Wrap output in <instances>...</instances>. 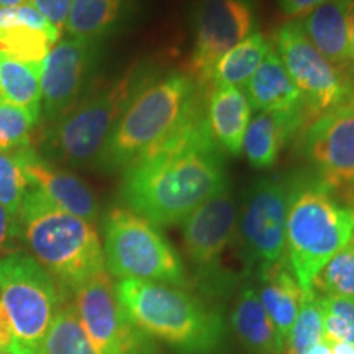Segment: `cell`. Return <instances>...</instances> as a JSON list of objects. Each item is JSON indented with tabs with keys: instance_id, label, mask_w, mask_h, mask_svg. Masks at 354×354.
Here are the masks:
<instances>
[{
	"instance_id": "6da1fadb",
	"label": "cell",
	"mask_w": 354,
	"mask_h": 354,
	"mask_svg": "<svg viewBox=\"0 0 354 354\" xmlns=\"http://www.w3.org/2000/svg\"><path fill=\"white\" fill-rule=\"evenodd\" d=\"M207 91L198 86L174 130L123 171V202L156 227L183 223L228 185L223 153L207 127Z\"/></svg>"
},
{
	"instance_id": "7a4b0ae2",
	"label": "cell",
	"mask_w": 354,
	"mask_h": 354,
	"mask_svg": "<svg viewBox=\"0 0 354 354\" xmlns=\"http://www.w3.org/2000/svg\"><path fill=\"white\" fill-rule=\"evenodd\" d=\"M115 294L136 328L179 354H214L223 342L220 313L183 287L118 279Z\"/></svg>"
},
{
	"instance_id": "3957f363",
	"label": "cell",
	"mask_w": 354,
	"mask_h": 354,
	"mask_svg": "<svg viewBox=\"0 0 354 354\" xmlns=\"http://www.w3.org/2000/svg\"><path fill=\"white\" fill-rule=\"evenodd\" d=\"M354 238V197L320 179H294L286 223V259L304 292Z\"/></svg>"
},
{
	"instance_id": "277c9868",
	"label": "cell",
	"mask_w": 354,
	"mask_h": 354,
	"mask_svg": "<svg viewBox=\"0 0 354 354\" xmlns=\"http://www.w3.org/2000/svg\"><path fill=\"white\" fill-rule=\"evenodd\" d=\"M20 236L30 253L64 290L76 292L105 271V256L94 223L57 209L30 187L19 212Z\"/></svg>"
},
{
	"instance_id": "5b68a950",
	"label": "cell",
	"mask_w": 354,
	"mask_h": 354,
	"mask_svg": "<svg viewBox=\"0 0 354 354\" xmlns=\"http://www.w3.org/2000/svg\"><path fill=\"white\" fill-rule=\"evenodd\" d=\"M149 77L140 66H133L113 81L92 86L68 113L46 127L39 154L56 165L95 167L122 113Z\"/></svg>"
},
{
	"instance_id": "8992f818",
	"label": "cell",
	"mask_w": 354,
	"mask_h": 354,
	"mask_svg": "<svg viewBox=\"0 0 354 354\" xmlns=\"http://www.w3.org/2000/svg\"><path fill=\"white\" fill-rule=\"evenodd\" d=\"M197 88L198 84L187 73L149 77L122 113L95 167L107 172L125 171L174 130Z\"/></svg>"
},
{
	"instance_id": "52a82bcc",
	"label": "cell",
	"mask_w": 354,
	"mask_h": 354,
	"mask_svg": "<svg viewBox=\"0 0 354 354\" xmlns=\"http://www.w3.org/2000/svg\"><path fill=\"white\" fill-rule=\"evenodd\" d=\"M105 268L117 279L189 286L184 263L156 225L130 209L115 207L104 220Z\"/></svg>"
},
{
	"instance_id": "ba28073f",
	"label": "cell",
	"mask_w": 354,
	"mask_h": 354,
	"mask_svg": "<svg viewBox=\"0 0 354 354\" xmlns=\"http://www.w3.org/2000/svg\"><path fill=\"white\" fill-rule=\"evenodd\" d=\"M183 240L203 292L227 294L241 281L240 274L227 264L228 256L245 264L238 238V207L228 185L201 203L183 221Z\"/></svg>"
},
{
	"instance_id": "9c48e42d",
	"label": "cell",
	"mask_w": 354,
	"mask_h": 354,
	"mask_svg": "<svg viewBox=\"0 0 354 354\" xmlns=\"http://www.w3.org/2000/svg\"><path fill=\"white\" fill-rule=\"evenodd\" d=\"M0 304L10 325V354H39L59 310V294L32 254L13 251L0 258Z\"/></svg>"
},
{
	"instance_id": "30bf717a",
	"label": "cell",
	"mask_w": 354,
	"mask_h": 354,
	"mask_svg": "<svg viewBox=\"0 0 354 354\" xmlns=\"http://www.w3.org/2000/svg\"><path fill=\"white\" fill-rule=\"evenodd\" d=\"M292 177H263L251 185L238 210V238L246 272L263 271L286 258V223Z\"/></svg>"
},
{
	"instance_id": "8fae6325",
	"label": "cell",
	"mask_w": 354,
	"mask_h": 354,
	"mask_svg": "<svg viewBox=\"0 0 354 354\" xmlns=\"http://www.w3.org/2000/svg\"><path fill=\"white\" fill-rule=\"evenodd\" d=\"M274 50L292 82L302 95L310 120L353 99L354 84L349 71L336 68L310 43L300 20H289L274 35Z\"/></svg>"
},
{
	"instance_id": "7c38bea8",
	"label": "cell",
	"mask_w": 354,
	"mask_h": 354,
	"mask_svg": "<svg viewBox=\"0 0 354 354\" xmlns=\"http://www.w3.org/2000/svg\"><path fill=\"white\" fill-rule=\"evenodd\" d=\"M73 305L99 354H154L146 335L123 312L107 271L84 282Z\"/></svg>"
},
{
	"instance_id": "4fadbf2b",
	"label": "cell",
	"mask_w": 354,
	"mask_h": 354,
	"mask_svg": "<svg viewBox=\"0 0 354 354\" xmlns=\"http://www.w3.org/2000/svg\"><path fill=\"white\" fill-rule=\"evenodd\" d=\"M100 41L68 37L59 39L41 68V118L50 125L68 113L92 87Z\"/></svg>"
},
{
	"instance_id": "5bb4252c",
	"label": "cell",
	"mask_w": 354,
	"mask_h": 354,
	"mask_svg": "<svg viewBox=\"0 0 354 354\" xmlns=\"http://www.w3.org/2000/svg\"><path fill=\"white\" fill-rule=\"evenodd\" d=\"M254 25L251 0H202L196 13L189 76L198 86L210 87L212 71L220 57L253 35Z\"/></svg>"
},
{
	"instance_id": "9a60e30c",
	"label": "cell",
	"mask_w": 354,
	"mask_h": 354,
	"mask_svg": "<svg viewBox=\"0 0 354 354\" xmlns=\"http://www.w3.org/2000/svg\"><path fill=\"white\" fill-rule=\"evenodd\" d=\"M304 153L317 179L333 189L354 187V97L310 122L304 133Z\"/></svg>"
},
{
	"instance_id": "2e32d148",
	"label": "cell",
	"mask_w": 354,
	"mask_h": 354,
	"mask_svg": "<svg viewBox=\"0 0 354 354\" xmlns=\"http://www.w3.org/2000/svg\"><path fill=\"white\" fill-rule=\"evenodd\" d=\"M30 187L38 190L57 209L94 223L99 216V202L92 189L68 167L51 162L32 145L15 149Z\"/></svg>"
},
{
	"instance_id": "e0dca14e",
	"label": "cell",
	"mask_w": 354,
	"mask_h": 354,
	"mask_svg": "<svg viewBox=\"0 0 354 354\" xmlns=\"http://www.w3.org/2000/svg\"><path fill=\"white\" fill-rule=\"evenodd\" d=\"M61 35L63 32L28 2L0 8V53L26 63H43Z\"/></svg>"
},
{
	"instance_id": "ac0fdd59",
	"label": "cell",
	"mask_w": 354,
	"mask_h": 354,
	"mask_svg": "<svg viewBox=\"0 0 354 354\" xmlns=\"http://www.w3.org/2000/svg\"><path fill=\"white\" fill-rule=\"evenodd\" d=\"M205 118L216 148L223 154L238 156L251 120V104L245 91L230 86H210L205 99Z\"/></svg>"
},
{
	"instance_id": "d6986e66",
	"label": "cell",
	"mask_w": 354,
	"mask_h": 354,
	"mask_svg": "<svg viewBox=\"0 0 354 354\" xmlns=\"http://www.w3.org/2000/svg\"><path fill=\"white\" fill-rule=\"evenodd\" d=\"M310 123L307 110L295 112H259L246 128L241 153L256 169L276 165L287 141L295 131Z\"/></svg>"
},
{
	"instance_id": "ffe728a7",
	"label": "cell",
	"mask_w": 354,
	"mask_h": 354,
	"mask_svg": "<svg viewBox=\"0 0 354 354\" xmlns=\"http://www.w3.org/2000/svg\"><path fill=\"white\" fill-rule=\"evenodd\" d=\"M354 0H330L317 7L304 19L302 26L310 43L336 68L349 71V19Z\"/></svg>"
},
{
	"instance_id": "44dd1931",
	"label": "cell",
	"mask_w": 354,
	"mask_h": 354,
	"mask_svg": "<svg viewBox=\"0 0 354 354\" xmlns=\"http://www.w3.org/2000/svg\"><path fill=\"white\" fill-rule=\"evenodd\" d=\"M258 277V297L266 313L271 318L279 338L286 346L287 336L297 320L300 305H302V287L299 286L286 258L259 271Z\"/></svg>"
},
{
	"instance_id": "7402d4cb",
	"label": "cell",
	"mask_w": 354,
	"mask_h": 354,
	"mask_svg": "<svg viewBox=\"0 0 354 354\" xmlns=\"http://www.w3.org/2000/svg\"><path fill=\"white\" fill-rule=\"evenodd\" d=\"M245 94L251 109L258 112H295L302 110L304 100L292 82L281 56L271 48L245 86Z\"/></svg>"
},
{
	"instance_id": "603a6c76",
	"label": "cell",
	"mask_w": 354,
	"mask_h": 354,
	"mask_svg": "<svg viewBox=\"0 0 354 354\" xmlns=\"http://www.w3.org/2000/svg\"><path fill=\"white\" fill-rule=\"evenodd\" d=\"M232 325L250 354H284V343L253 286H245L238 295L232 312Z\"/></svg>"
},
{
	"instance_id": "cb8c5ba5",
	"label": "cell",
	"mask_w": 354,
	"mask_h": 354,
	"mask_svg": "<svg viewBox=\"0 0 354 354\" xmlns=\"http://www.w3.org/2000/svg\"><path fill=\"white\" fill-rule=\"evenodd\" d=\"M43 63H26L0 53V99L41 120Z\"/></svg>"
},
{
	"instance_id": "d4e9b609",
	"label": "cell",
	"mask_w": 354,
	"mask_h": 354,
	"mask_svg": "<svg viewBox=\"0 0 354 354\" xmlns=\"http://www.w3.org/2000/svg\"><path fill=\"white\" fill-rule=\"evenodd\" d=\"M130 0H73L64 30L69 37L100 41L122 24Z\"/></svg>"
},
{
	"instance_id": "484cf974",
	"label": "cell",
	"mask_w": 354,
	"mask_h": 354,
	"mask_svg": "<svg viewBox=\"0 0 354 354\" xmlns=\"http://www.w3.org/2000/svg\"><path fill=\"white\" fill-rule=\"evenodd\" d=\"M272 43L263 33H253L220 57L210 76V86L243 88L263 63Z\"/></svg>"
},
{
	"instance_id": "4316f807",
	"label": "cell",
	"mask_w": 354,
	"mask_h": 354,
	"mask_svg": "<svg viewBox=\"0 0 354 354\" xmlns=\"http://www.w3.org/2000/svg\"><path fill=\"white\" fill-rule=\"evenodd\" d=\"M39 354H99L73 304H66L57 310L39 348Z\"/></svg>"
},
{
	"instance_id": "83f0119b",
	"label": "cell",
	"mask_w": 354,
	"mask_h": 354,
	"mask_svg": "<svg viewBox=\"0 0 354 354\" xmlns=\"http://www.w3.org/2000/svg\"><path fill=\"white\" fill-rule=\"evenodd\" d=\"M323 339V308L315 290L304 292L297 320L290 328L284 354H308Z\"/></svg>"
},
{
	"instance_id": "f1b7e54d",
	"label": "cell",
	"mask_w": 354,
	"mask_h": 354,
	"mask_svg": "<svg viewBox=\"0 0 354 354\" xmlns=\"http://www.w3.org/2000/svg\"><path fill=\"white\" fill-rule=\"evenodd\" d=\"M312 289L318 295L354 299V238L323 266L313 279Z\"/></svg>"
},
{
	"instance_id": "f546056e",
	"label": "cell",
	"mask_w": 354,
	"mask_h": 354,
	"mask_svg": "<svg viewBox=\"0 0 354 354\" xmlns=\"http://www.w3.org/2000/svg\"><path fill=\"white\" fill-rule=\"evenodd\" d=\"M323 308V338L328 343L354 344V299L318 295Z\"/></svg>"
},
{
	"instance_id": "4dcf8cb0",
	"label": "cell",
	"mask_w": 354,
	"mask_h": 354,
	"mask_svg": "<svg viewBox=\"0 0 354 354\" xmlns=\"http://www.w3.org/2000/svg\"><path fill=\"white\" fill-rule=\"evenodd\" d=\"M30 183L21 167L17 151H0V205L19 218Z\"/></svg>"
},
{
	"instance_id": "1f68e13d",
	"label": "cell",
	"mask_w": 354,
	"mask_h": 354,
	"mask_svg": "<svg viewBox=\"0 0 354 354\" xmlns=\"http://www.w3.org/2000/svg\"><path fill=\"white\" fill-rule=\"evenodd\" d=\"M37 122L25 110L0 99V151H13L30 145Z\"/></svg>"
},
{
	"instance_id": "d6a6232c",
	"label": "cell",
	"mask_w": 354,
	"mask_h": 354,
	"mask_svg": "<svg viewBox=\"0 0 354 354\" xmlns=\"http://www.w3.org/2000/svg\"><path fill=\"white\" fill-rule=\"evenodd\" d=\"M28 3L63 32L73 0H28Z\"/></svg>"
},
{
	"instance_id": "836d02e7",
	"label": "cell",
	"mask_w": 354,
	"mask_h": 354,
	"mask_svg": "<svg viewBox=\"0 0 354 354\" xmlns=\"http://www.w3.org/2000/svg\"><path fill=\"white\" fill-rule=\"evenodd\" d=\"M20 236L19 218L0 205V258L13 253V246Z\"/></svg>"
},
{
	"instance_id": "e575fe53",
	"label": "cell",
	"mask_w": 354,
	"mask_h": 354,
	"mask_svg": "<svg viewBox=\"0 0 354 354\" xmlns=\"http://www.w3.org/2000/svg\"><path fill=\"white\" fill-rule=\"evenodd\" d=\"M326 2H330V0H279V8H281V13L286 19L300 20L307 13L315 10L317 7Z\"/></svg>"
},
{
	"instance_id": "d590c367",
	"label": "cell",
	"mask_w": 354,
	"mask_h": 354,
	"mask_svg": "<svg viewBox=\"0 0 354 354\" xmlns=\"http://www.w3.org/2000/svg\"><path fill=\"white\" fill-rule=\"evenodd\" d=\"M12 351V333L7 315L0 304V354H10Z\"/></svg>"
},
{
	"instance_id": "8d00e7d4",
	"label": "cell",
	"mask_w": 354,
	"mask_h": 354,
	"mask_svg": "<svg viewBox=\"0 0 354 354\" xmlns=\"http://www.w3.org/2000/svg\"><path fill=\"white\" fill-rule=\"evenodd\" d=\"M308 354H333V351H331V343H328L325 338H323L322 342H318L315 344V346H312Z\"/></svg>"
},
{
	"instance_id": "74e56055",
	"label": "cell",
	"mask_w": 354,
	"mask_h": 354,
	"mask_svg": "<svg viewBox=\"0 0 354 354\" xmlns=\"http://www.w3.org/2000/svg\"><path fill=\"white\" fill-rule=\"evenodd\" d=\"M333 354H354V344L351 343H331Z\"/></svg>"
},
{
	"instance_id": "f35d334b",
	"label": "cell",
	"mask_w": 354,
	"mask_h": 354,
	"mask_svg": "<svg viewBox=\"0 0 354 354\" xmlns=\"http://www.w3.org/2000/svg\"><path fill=\"white\" fill-rule=\"evenodd\" d=\"M349 59L354 66V8L349 19Z\"/></svg>"
},
{
	"instance_id": "ab89813d",
	"label": "cell",
	"mask_w": 354,
	"mask_h": 354,
	"mask_svg": "<svg viewBox=\"0 0 354 354\" xmlns=\"http://www.w3.org/2000/svg\"><path fill=\"white\" fill-rule=\"evenodd\" d=\"M28 2V0H0V8H10V7H19L21 3Z\"/></svg>"
},
{
	"instance_id": "60d3db41",
	"label": "cell",
	"mask_w": 354,
	"mask_h": 354,
	"mask_svg": "<svg viewBox=\"0 0 354 354\" xmlns=\"http://www.w3.org/2000/svg\"><path fill=\"white\" fill-rule=\"evenodd\" d=\"M353 84H354V74H353ZM353 97H354V94H353Z\"/></svg>"
}]
</instances>
